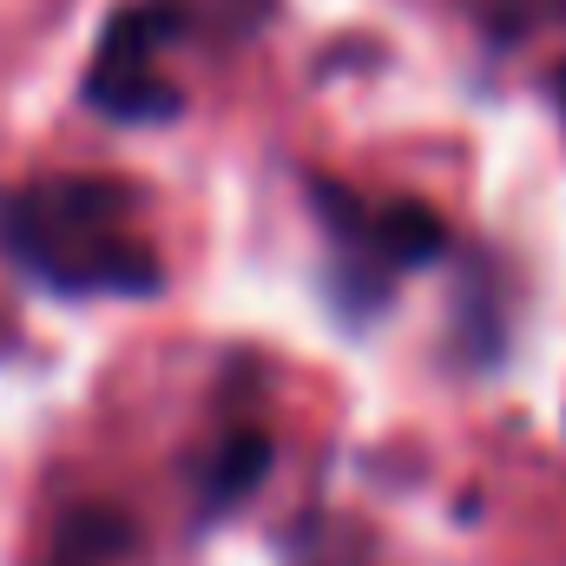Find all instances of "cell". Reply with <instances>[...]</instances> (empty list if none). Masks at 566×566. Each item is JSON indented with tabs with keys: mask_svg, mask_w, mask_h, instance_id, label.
I'll return each mask as SVG.
<instances>
[{
	"mask_svg": "<svg viewBox=\"0 0 566 566\" xmlns=\"http://www.w3.org/2000/svg\"><path fill=\"white\" fill-rule=\"evenodd\" d=\"M133 211L139 191L119 178H40L27 191H0V244L46 290L151 296L165 283V264L126 231Z\"/></svg>",
	"mask_w": 566,
	"mask_h": 566,
	"instance_id": "cell-1",
	"label": "cell"
},
{
	"mask_svg": "<svg viewBox=\"0 0 566 566\" xmlns=\"http://www.w3.org/2000/svg\"><path fill=\"white\" fill-rule=\"evenodd\" d=\"M185 27H191V7L185 0H133V7H119L113 27H106V40H99V53H93L86 99L106 119H126V126L178 119L185 113V93L151 73V53L171 46Z\"/></svg>",
	"mask_w": 566,
	"mask_h": 566,
	"instance_id": "cell-2",
	"label": "cell"
},
{
	"mask_svg": "<svg viewBox=\"0 0 566 566\" xmlns=\"http://www.w3.org/2000/svg\"><path fill=\"white\" fill-rule=\"evenodd\" d=\"M271 461H277V441H271L264 428H238V434H224V441H218V454H211V468H205V481H198L205 507H211V514H224V507L251 501V494L264 488Z\"/></svg>",
	"mask_w": 566,
	"mask_h": 566,
	"instance_id": "cell-3",
	"label": "cell"
},
{
	"mask_svg": "<svg viewBox=\"0 0 566 566\" xmlns=\"http://www.w3.org/2000/svg\"><path fill=\"white\" fill-rule=\"evenodd\" d=\"M133 541H139V527H133L126 514H113V507H80V514L60 527V554H66V566L119 560V554H133Z\"/></svg>",
	"mask_w": 566,
	"mask_h": 566,
	"instance_id": "cell-4",
	"label": "cell"
},
{
	"mask_svg": "<svg viewBox=\"0 0 566 566\" xmlns=\"http://www.w3.org/2000/svg\"><path fill=\"white\" fill-rule=\"evenodd\" d=\"M554 99H560V119H566V66L554 73Z\"/></svg>",
	"mask_w": 566,
	"mask_h": 566,
	"instance_id": "cell-5",
	"label": "cell"
}]
</instances>
